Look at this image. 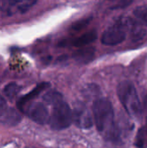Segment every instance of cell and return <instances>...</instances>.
Listing matches in <instances>:
<instances>
[{
	"label": "cell",
	"instance_id": "obj_1",
	"mask_svg": "<svg viewBox=\"0 0 147 148\" xmlns=\"http://www.w3.org/2000/svg\"><path fill=\"white\" fill-rule=\"evenodd\" d=\"M92 108L97 130L105 133L107 137L113 138L116 135V128L112 103L107 99H97L94 101Z\"/></svg>",
	"mask_w": 147,
	"mask_h": 148
},
{
	"label": "cell",
	"instance_id": "obj_2",
	"mask_svg": "<svg viewBox=\"0 0 147 148\" xmlns=\"http://www.w3.org/2000/svg\"><path fill=\"white\" fill-rule=\"evenodd\" d=\"M117 95L120 103L131 117L135 119L141 117L142 107L139 97L134 85L130 81H123L118 85Z\"/></svg>",
	"mask_w": 147,
	"mask_h": 148
},
{
	"label": "cell",
	"instance_id": "obj_3",
	"mask_svg": "<svg viewBox=\"0 0 147 148\" xmlns=\"http://www.w3.org/2000/svg\"><path fill=\"white\" fill-rule=\"evenodd\" d=\"M73 122V111L65 101L54 106L52 114L49 117L50 127L54 130H63L68 128Z\"/></svg>",
	"mask_w": 147,
	"mask_h": 148
},
{
	"label": "cell",
	"instance_id": "obj_4",
	"mask_svg": "<svg viewBox=\"0 0 147 148\" xmlns=\"http://www.w3.org/2000/svg\"><path fill=\"white\" fill-rule=\"evenodd\" d=\"M126 31L121 23H116L107 28L101 37V43L106 46H114L123 42L126 39Z\"/></svg>",
	"mask_w": 147,
	"mask_h": 148
},
{
	"label": "cell",
	"instance_id": "obj_5",
	"mask_svg": "<svg viewBox=\"0 0 147 148\" xmlns=\"http://www.w3.org/2000/svg\"><path fill=\"white\" fill-rule=\"evenodd\" d=\"M28 116L36 123L44 125L49 121V114L46 106L41 102H36L28 107L25 110Z\"/></svg>",
	"mask_w": 147,
	"mask_h": 148
},
{
	"label": "cell",
	"instance_id": "obj_6",
	"mask_svg": "<svg viewBox=\"0 0 147 148\" xmlns=\"http://www.w3.org/2000/svg\"><path fill=\"white\" fill-rule=\"evenodd\" d=\"M73 122L80 128H90L93 126V119L89 110L83 105L75 107L73 111Z\"/></svg>",
	"mask_w": 147,
	"mask_h": 148
},
{
	"label": "cell",
	"instance_id": "obj_7",
	"mask_svg": "<svg viewBox=\"0 0 147 148\" xmlns=\"http://www.w3.org/2000/svg\"><path fill=\"white\" fill-rule=\"evenodd\" d=\"M49 87V83H48V82H41L34 89H32L29 94H27L26 95H23L21 98H19L17 100V101H16V107H17L18 110H20L23 113H25V110H26V108H27L26 105L30 101H32L33 99L37 97L43 90H45Z\"/></svg>",
	"mask_w": 147,
	"mask_h": 148
},
{
	"label": "cell",
	"instance_id": "obj_8",
	"mask_svg": "<svg viewBox=\"0 0 147 148\" xmlns=\"http://www.w3.org/2000/svg\"><path fill=\"white\" fill-rule=\"evenodd\" d=\"M95 55V49L94 47H85L77 49L72 54V58L78 63L87 64L90 62Z\"/></svg>",
	"mask_w": 147,
	"mask_h": 148
},
{
	"label": "cell",
	"instance_id": "obj_9",
	"mask_svg": "<svg viewBox=\"0 0 147 148\" xmlns=\"http://www.w3.org/2000/svg\"><path fill=\"white\" fill-rule=\"evenodd\" d=\"M96 38H97V32L96 30L93 29V30H90L82 34L81 36L76 38L71 39L69 41V44L76 48H81V47L88 46V44L94 42L96 40Z\"/></svg>",
	"mask_w": 147,
	"mask_h": 148
},
{
	"label": "cell",
	"instance_id": "obj_10",
	"mask_svg": "<svg viewBox=\"0 0 147 148\" xmlns=\"http://www.w3.org/2000/svg\"><path fill=\"white\" fill-rule=\"evenodd\" d=\"M23 0H0V11L5 16H12L19 12Z\"/></svg>",
	"mask_w": 147,
	"mask_h": 148
},
{
	"label": "cell",
	"instance_id": "obj_11",
	"mask_svg": "<svg viewBox=\"0 0 147 148\" xmlns=\"http://www.w3.org/2000/svg\"><path fill=\"white\" fill-rule=\"evenodd\" d=\"M42 99L43 101L49 104V105H51V106H55L56 104L60 103L61 101H62V99H63V96L62 95L58 92V91H55V90H50V91H48L43 96H42Z\"/></svg>",
	"mask_w": 147,
	"mask_h": 148
},
{
	"label": "cell",
	"instance_id": "obj_12",
	"mask_svg": "<svg viewBox=\"0 0 147 148\" xmlns=\"http://www.w3.org/2000/svg\"><path fill=\"white\" fill-rule=\"evenodd\" d=\"M3 117L4 123L9 126H16L21 121V115L14 108H9Z\"/></svg>",
	"mask_w": 147,
	"mask_h": 148
},
{
	"label": "cell",
	"instance_id": "obj_13",
	"mask_svg": "<svg viewBox=\"0 0 147 148\" xmlns=\"http://www.w3.org/2000/svg\"><path fill=\"white\" fill-rule=\"evenodd\" d=\"M93 19V16H88L86 17H82L75 22H74L71 25H70V30L75 31V32H78L82 30L83 29H85L87 26H88V24L91 23Z\"/></svg>",
	"mask_w": 147,
	"mask_h": 148
},
{
	"label": "cell",
	"instance_id": "obj_14",
	"mask_svg": "<svg viewBox=\"0 0 147 148\" xmlns=\"http://www.w3.org/2000/svg\"><path fill=\"white\" fill-rule=\"evenodd\" d=\"M19 91H20V87L16 82H10L3 88L4 95L10 101H12V100L15 99V97L17 95V94H18Z\"/></svg>",
	"mask_w": 147,
	"mask_h": 148
},
{
	"label": "cell",
	"instance_id": "obj_15",
	"mask_svg": "<svg viewBox=\"0 0 147 148\" xmlns=\"http://www.w3.org/2000/svg\"><path fill=\"white\" fill-rule=\"evenodd\" d=\"M147 140V118H146V125L141 127L137 134L136 137V146L138 147H143L146 145Z\"/></svg>",
	"mask_w": 147,
	"mask_h": 148
},
{
	"label": "cell",
	"instance_id": "obj_16",
	"mask_svg": "<svg viewBox=\"0 0 147 148\" xmlns=\"http://www.w3.org/2000/svg\"><path fill=\"white\" fill-rule=\"evenodd\" d=\"M134 16L139 19L143 23L147 25V6H140L134 10Z\"/></svg>",
	"mask_w": 147,
	"mask_h": 148
},
{
	"label": "cell",
	"instance_id": "obj_17",
	"mask_svg": "<svg viewBox=\"0 0 147 148\" xmlns=\"http://www.w3.org/2000/svg\"><path fill=\"white\" fill-rule=\"evenodd\" d=\"M37 1L38 0H23L19 8V13L21 14L26 13L37 3Z\"/></svg>",
	"mask_w": 147,
	"mask_h": 148
},
{
	"label": "cell",
	"instance_id": "obj_18",
	"mask_svg": "<svg viewBox=\"0 0 147 148\" xmlns=\"http://www.w3.org/2000/svg\"><path fill=\"white\" fill-rule=\"evenodd\" d=\"M133 2V0H119V2L115 5H113V7H112V9L113 10L123 9L125 7L129 6Z\"/></svg>",
	"mask_w": 147,
	"mask_h": 148
},
{
	"label": "cell",
	"instance_id": "obj_19",
	"mask_svg": "<svg viewBox=\"0 0 147 148\" xmlns=\"http://www.w3.org/2000/svg\"><path fill=\"white\" fill-rule=\"evenodd\" d=\"M7 110L8 108H7L6 100L0 95V117H3Z\"/></svg>",
	"mask_w": 147,
	"mask_h": 148
},
{
	"label": "cell",
	"instance_id": "obj_20",
	"mask_svg": "<svg viewBox=\"0 0 147 148\" xmlns=\"http://www.w3.org/2000/svg\"><path fill=\"white\" fill-rule=\"evenodd\" d=\"M145 35H146V30H144V29H137V30L133 31V38H134L135 40H139V39H142V38L145 36Z\"/></svg>",
	"mask_w": 147,
	"mask_h": 148
},
{
	"label": "cell",
	"instance_id": "obj_21",
	"mask_svg": "<svg viewBox=\"0 0 147 148\" xmlns=\"http://www.w3.org/2000/svg\"><path fill=\"white\" fill-rule=\"evenodd\" d=\"M145 106H146V109H147V95H146V101H145Z\"/></svg>",
	"mask_w": 147,
	"mask_h": 148
},
{
	"label": "cell",
	"instance_id": "obj_22",
	"mask_svg": "<svg viewBox=\"0 0 147 148\" xmlns=\"http://www.w3.org/2000/svg\"><path fill=\"white\" fill-rule=\"evenodd\" d=\"M26 148H35V147H26Z\"/></svg>",
	"mask_w": 147,
	"mask_h": 148
}]
</instances>
